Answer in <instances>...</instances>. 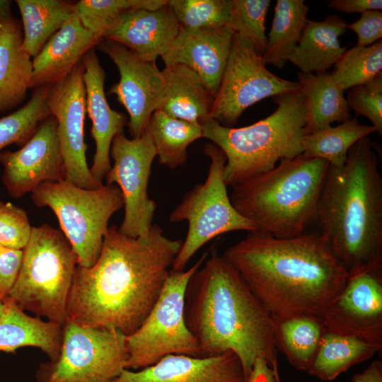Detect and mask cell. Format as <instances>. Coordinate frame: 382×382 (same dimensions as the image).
Segmentation results:
<instances>
[{
	"instance_id": "obj_1",
	"label": "cell",
	"mask_w": 382,
	"mask_h": 382,
	"mask_svg": "<svg viewBox=\"0 0 382 382\" xmlns=\"http://www.w3.org/2000/svg\"><path fill=\"white\" fill-rule=\"evenodd\" d=\"M182 243L156 224L146 236L137 238L108 227L95 264L76 268L67 319L132 334L157 301Z\"/></svg>"
},
{
	"instance_id": "obj_2",
	"label": "cell",
	"mask_w": 382,
	"mask_h": 382,
	"mask_svg": "<svg viewBox=\"0 0 382 382\" xmlns=\"http://www.w3.org/2000/svg\"><path fill=\"white\" fill-rule=\"evenodd\" d=\"M223 255L277 318H321L349 276L320 234L280 238L255 230Z\"/></svg>"
},
{
	"instance_id": "obj_3",
	"label": "cell",
	"mask_w": 382,
	"mask_h": 382,
	"mask_svg": "<svg viewBox=\"0 0 382 382\" xmlns=\"http://www.w3.org/2000/svg\"><path fill=\"white\" fill-rule=\"evenodd\" d=\"M185 319L201 357L233 352L241 361L245 382L257 358L278 367L272 316L214 248L189 280Z\"/></svg>"
},
{
	"instance_id": "obj_4",
	"label": "cell",
	"mask_w": 382,
	"mask_h": 382,
	"mask_svg": "<svg viewBox=\"0 0 382 382\" xmlns=\"http://www.w3.org/2000/svg\"><path fill=\"white\" fill-rule=\"evenodd\" d=\"M374 142L366 137L341 168L329 166L315 221L349 274L382 265V178Z\"/></svg>"
},
{
	"instance_id": "obj_5",
	"label": "cell",
	"mask_w": 382,
	"mask_h": 382,
	"mask_svg": "<svg viewBox=\"0 0 382 382\" xmlns=\"http://www.w3.org/2000/svg\"><path fill=\"white\" fill-rule=\"evenodd\" d=\"M302 154L233 187L231 202L257 231L280 238L301 236L315 221L329 168Z\"/></svg>"
},
{
	"instance_id": "obj_6",
	"label": "cell",
	"mask_w": 382,
	"mask_h": 382,
	"mask_svg": "<svg viewBox=\"0 0 382 382\" xmlns=\"http://www.w3.org/2000/svg\"><path fill=\"white\" fill-rule=\"evenodd\" d=\"M277 107L263 120L243 127H226L212 119L202 127L203 138L224 154V179L234 186L267 173L278 161L302 154L306 103L301 90L272 97Z\"/></svg>"
},
{
	"instance_id": "obj_7",
	"label": "cell",
	"mask_w": 382,
	"mask_h": 382,
	"mask_svg": "<svg viewBox=\"0 0 382 382\" xmlns=\"http://www.w3.org/2000/svg\"><path fill=\"white\" fill-rule=\"evenodd\" d=\"M77 265V255L62 231L45 224L33 226L19 274L6 299L63 325Z\"/></svg>"
},
{
	"instance_id": "obj_8",
	"label": "cell",
	"mask_w": 382,
	"mask_h": 382,
	"mask_svg": "<svg viewBox=\"0 0 382 382\" xmlns=\"http://www.w3.org/2000/svg\"><path fill=\"white\" fill-rule=\"evenodd\" d=\"M39 207H50L72 245L78 265L89 267L98 260L111 216L124 207L120 189L103 185L88 190L66 180L45 182L31 192Z\"/></svg>"
},
{
	"instance_id": "obj_9",
	"label": "cell",
	"mask_w": 382,
	"mask_h": 382,
	"mask_svg": "<svg viewBox=\"0 0 382 382\" xmlns=\"http://www.w3.org/2000/svg\"><path fill=\"white\" fill-rule=\"evenodd\" d=\"M204 151L211 160L206 180L187 192L169 216L170 222L188 224L171 267L174 271L184 270L195 253L212 239L231 231L256 230L231 202L224 179V152L213 143H207Z\"/></svg>"
},
{
	"instance_id": "obj_10",
	"label": "cell",
	"mask_w": 382,
	"mask_h": 382,
	"mask_svg": "<svg viewBox=\"0 0 382 382\" xmlns=\"http://www.w3.org/2000/svg\"><path fill=\"white\" fill-rule=\"evenodd\" d=\"M208 255L204 253L188 270H170L163 289L142 324L126 336L127 369H141L170 354L202 357L198 343L185 319V291L193 273Z\"/></svg>"
},
{
	"instance_id": "obj_11",
	"label": "cell",
	"mask_w": 382,
	"mask_h": 382,
	"mask_svg": "<svg viewBox=\"0 0 382 382\" xmlns=\"http://www.w3.org/2000/svg\"><path fill=\"white\" fill-rule=\"evenodd\" d=\"M55 361L40 364L37 382H110L125 369L126 335L115 329L86 327L66 319Z\"/></svg>"
},
{
	"instance_id": "obj_12",
	"label": "cell",
	"mask_w": 382,
	"mask_h": 382,
	"mask_svg": "<svg viewBox=\"0 0 382 382\" xmlns=\"http://www.w3.org/2000/svg\"><path fill=\"white\" fill-rule=\"evenodd\" d=\"M299 89L298 81L270 71L252 42L234 33L210 117L224 127H233L244 110L255 103Z\"/></svg>"
},
{
	"instance_id": "obj_13",
	"label": "cell",
	"mask_w": 382,
	"mask_h": 382,
	"mask_svg": "<svg viewBox=\"0 0 382 382\" xmlns=\"http://www.w3.org/2000/svg\"><path fill=\"white\" fill-rule=\"evenodd\" d=\"M110 156L114 163L106 174V185L120 189L125 215L118 230L133 237L146 236L153 226L156 209L155 201L148 195L151 166L156 156L149 134L128 139L124 133L116 135L112 141Z\"/></svg>"
},
{
	"instance_id": "obj_14",
	"label": "cell",
	"mask_w": 382,
	"mask_h": 382,
	"mask_svg": "<svg viewBox=\"0 0 382 382\" xmlns=\"http://www.w3.org/2000/svg\"><path fill=\"white\" fill-rule=\"evenodd\" d=\"M84 67L81 61L70 73L50 86L47 105L57 121V137L65 168V180L88 190L103 184L92 175L86 157L84 119L86 112Z\"/></svg>"
},
{
	"instance_id": "obj_15",
	"label": "cell",
	"mask_w": 382,
	"mask_h": 382,
	"mask_svg": "<svg viewBox=\"0 0 382 382\" xmlns=\"http://www.w3.org/2000/svg\"><path fill=\"white\" fill-rule=\"evenodd\" d=\"M321 318L329 332L382 347V265L349 274Z\"/></svg>"
},
{
	"instance_id": "obj_16",
	"label": "cell",
	"mask_w": 382,
	"mask_h": 382,
	"mask_svg": "<svg viewBox=\"0 0 382 382\" xmlns=\"http://www.w3.org/2000/svg\"><path fill=\"white\" fill-rule=\"evenodd\" d=\"M99 48L115 63L120 73L119 81L108 91L129 114L128 130L132 138L146 130L151 115L159 110L164 99L165 79L156 62L141 59L125 46L103 40Z\"/></svg>"
},
{
	"instance_id": "obj_17",
	"label": "cell",
	"mask_w": 382,
	"mask_h": 382,
	"mask_svg": "<svg viewBox=\"0 0 382 382\" xmlns=\"http://www.w3.org/2000/svg\"><path fill=\"white\" fill-rule=\"evenodd\" d=\"M57 127L51 115L20 149L0 152L2 182L11 197H21L42 183L65 180Z\"/></svg>"
},
{
	"instance_id": "obj_18",
	"label": "cell",
	"mask_w": 382,
	"mask_h": 382,
	"mask_svg": "<svg viewBox=\"0 0 382 382\" xmlns=\"http://www.w3.org/2000/svg\"><path fill=\"white\" fill-rule=\"evenodd\" d=\"M234 32L228 27L187 28L180 31L161 57L165 66L185 65L196 72L216 96L232 44Z\"/></svg>"
},
{
	"instance_id": "obj_19",
	"label": "cell",
	"mask_w": 382,
	"mask_h": 382,
	"mask_svg": "<svg viewBox=\"0 0 382 382\" xmlns=\"http://www.w3.org/2000/svg\"><path fill=\"white\" fill-rule=\"evenodd\" d=\"M110 382H245L239 358L231 351L212 357L170 354L138 371L125 369Z\"/></svg>"
},
{
	"instance_id": "obj_20",
	"label": "cell",
	"mask_w": 382,
	"mask_h": 382,
	"mask_svg": "<svg viewBox=\"0 0 382 382\" xmlns=\"http://www.w3.org/2000/svg\"><path fill=\"white\" fill-rule=\"evenodd\" d=\"M81 62L84 67L86 112L92 122L91 133L96 142L90 171L98 183L103 184V180L112 166L110 151L112 139L124 133L127 118L109 106L104 91L106 74L95 47L83 55Z\"/></svg>"
},
{
	"instance_id": "obj_21",
	"label": "cell",
	"mask_w": 382,
	"mask_h": 382,
	"mask_svg": "<svg viewBox=\"0 0 382 382\" xmlns=\"http://www.w3.org/2000/svg\"><path fill=\"white\" fill-rule=\"evenodd\" d=\"M180 29L168 1L156 10L132 8L124 12L103 38L125 46L146 61L156 62L168 50Z\"/></svg>"
},
{
	"instance_id": "obj_22",
	"label": "cell",
	"mask_w": 382,
	"mask_h": 382,
	"mask_svg": "<svg viewBox=\"0 0 382 382\" xmlns=\"http://www.w3.org/2000/svg\"><path fill=\"white\" fill-rule=\"evenodd\" d=\"M103 40L87 30L74 12L33 57L30 88L61 81Z\"/></svg>"
},
{
	"instance_id": "obj_23",
	"label": "cell",
	"mask_w": 382,
	"mask_h": 382,
	"mask_svg": "<svg viewBox=\"0 0 382 382\" xmlns=\"http://www.w3.org/2000/svg\"><path fill=\"white\" fill-rule=\"evenodd\" d=\"M11 4L0 0V114L23 101L33 71L31 57L22 49V25Z\"/></svg>"
},
{
	"instance_id": "obj_24",
	"label": "cell",
	"mask_w": 382,
	"mask_h": 382,
	"mask_svg": "<svg viewBox=\"0 0 382 382\" xmlns=\"http://www.w3.org/2000/svg\"><path fill=\"white\" fill-rule=\"evenodd\" d=\"M162 72L165 95L159 110L199 126L211 119L214 96L196 72L182 64L166 66Z\"/></svg>"
},
{
	"instance_id": "obj_25",
	"label": "cell",
	"mask_w": 382,
	"mask_h": 382,
	"mask_svg": "<svg viewBox=\"0 0 382 382\" xmlns=\"http://www.w3.org/2000/svg\"><path fill=\"white\" fill-rule=\"evenodd\" d=\"M0 314V351L14 352L22 347H35L45 352L50 361L59 354L62 325L31 317L18 306L5 299Z\"/></svg>"
},
{
	"instance_id": "obj_26",
	"label": "cell",
	"mask_w": 382,
	"mask_h": 382,
	"mask_svg": "<svg viewBox=\"0 0 382 382\" xmlns=\"http://www.w3.org/2000/svg\"><path fill=\"white\" fill-rule=\"evenodd\" d=\"M347 26L346 21L337 15L320 21L308 19L289 61L303 73L327 72L346 50L339 38L346 33Z\"/></svg>"
},
{
	"instance_id": "obj_27",
	"label": "cell",
	"mask_w": 382,
	"mask_h": 382,
	"mask_svg": "<svg viewBox=\"0 0 382 382\" xmlns=\"http://www.w3.org/2000/svg\"><path fill=\"white\" fill-rule=\"evenodd\" d=\"M306 103V134L331 126L334 122L351 118L345 91L328 72L297 74Z\"/></svg>"
},
{
	"instance_id": "obj_28",
	"label": "cell",
	"mask_w": 382,
	"mask_h": 382,
	"mask_svg": "<svg viewBox=\"0 0 382 382\" xmlns=\"http://www.w3.org/2000/svg\"><path fill=\"white\" fill-rule=\"evenodd\" d=\"M273 320L277 351L283 353L294 368L307 371L327 331L322 318L299 315L273 318Z\"/></svg>"
},
{
	"instance_id": "obj_29",
	"label": "cell",
	"mask_w": 382,
	"mask_h": 382,
	"mask_svg": "<svg viewBox=\"0 0 382 382\" xmlns=\"http://www.w3.org/2000/svg\"><path fill=\"white\" fill-rule=\"evenodd\" d=\"M381 348L355 337L327 330L307 372L322 381H332L353 366L370 359Z\"/></svg>"
},
{
	"instance_id": "obj_30",
	"label": "cell",
	"mask_w": 382,
	"mask_h": 382,
	"mask_svg": "<svg viewBox=\"0 0 382 382\" xmlns=\"http://www.w3.org/2000/svg\"><path fill=\"white\" fill-rule=\"evenodd\" d=\"M22 19V49L35 57L74 13V4L62 0H16Z\"/></svg>"
},
{
	"instance_id": "obj_31",
	"label": "cell",
	"mask_w": 382,
	"mask_h": 382,
	"mask_svg": "<svg viewBox=\"0 0 382 382\" xmlns=\"http://www.w3.org/2000/svg\"><path fill=\"white\" fill-rule=\"evenodd\" d=\"M308 6L303 0H277L263 62L282 69L289 61L308 20Z\"/></svg>"
},
{
	"instance_id": "obj_32",
	"label": "cell",
	"mask_w": 382,
	"mask_h": 382,
	"mask_svg": "<svg viewBox=\"0 0 382 382\" xmlns=\"http://www.w3.org/2000/svg\"><path fill=\"white\" fill-rule=\"evenodd\" d=\"M146 131L159 163L170 169L185 163L188 146L203 137L202 126L171 117L161 110L151 115Z\"/></svg>"
},
{
	"instance_id": "obj_33",
	"label": "cell",
	"mask_w": 382,
	"mask_h": 382,
	"mask_svg": "<svg viewBox=\"0 0 382 382\" xmlns=\"http://www.w3.org/2000/svg\"><path fill=\"white\" fill-rule=\"evenodd\" d=\"M372 125H362L357 117L335 127L306 134L302 140V154L327 161L330 166L341 168L346 163L350 148L361 139L376 132Z\"/></svg>"
},
{
	"instance_id": "obj_34",
	"label": "cell",
	"mask_w": 382,
	"mask_h": 382,
	"mask_svg": "<svg viewBox=\"0 0 382 382\" xmlns=\"http://www.w3.org/2000/svg\"><path fill=\"white\" fill-rule=\"evenodd\" d=\"M49 88L48 86L36 88L23 106L0 118V152L12 144L23 146L39 125L51 116L47 105Z\"/></svg>"
},
{
	"instance_id": "obj_35",
	"label": "cell",
	"mask_w": 382,
	"mask_h": 382,
	"mask_svg": "<svg viewBox=\"0 0 382 382\" xmlns=\"http://www.w3.org/2000/svg\"><path fill=\"white\" fill-rule=\"evenodd\" d=\"M168 0H81L74 4V12L82 25L103 39L106 31L125 11L132 8L156 10Z\"/></svg>"
},
{
	"instance_id": "obj_36",
	"label": "cell",
	"mask_w": 382,
	"mask_h": 382,
	"mask_svg": "<svg viewBox=\"0 0 382 382\" xmlns=\"http://www.w3.org/2000/svg\"><path fill=\"white\" fill-rule=\"evenodd\" d=\"M330 74L345 91L365 83L382 72V41L346 50Z\"/></svg>"
},
{
	"instance_id": "obj_37",
	"label": "cell",
	"mask_w": 382,
	"mask_h": 382,
	"mask_svg": "<svg viewBox=\"0 0 382 382\" xmlns=\"http://www.w3.org/2000/svg\"><path fill=\"white\" fill-rule=\"evenodd\" d=\"M181 27L219 28L230 18L231 0H168Z\"/></svg>"
},
{
	"instance_id": "obj_38",
	"label": "cell",
	"mask_w": 382,
	"mask_h": 382,
	"mask_svg": "<svg viewBox=\"0 0 382 382\" xmlns=\"http://www.w3.org/2000/svg\"><path fill=\"white\" fill-rule=\"evenodd\" d=\"M270 4V0H231L230 18L226 25L235 33L248 38L261 56L267 40L265 23Z\"/></svg>"
},
{
	"instance_id": "obj_39",
	"label": "cell",
	"mask_w": 382,
	"mask_h": 382,
	"mask_svg": "<svg viewBox=\"0 0 382 382\" xmlns=\"http://www.w3.org/2000/svg\"><path fill=\"white\" fill-rule=\"evenodd\" d=\"M346 100L349 109L355 112V116L364 115L369 119L381 137L382 72L372 80L349 88Z\"/></svg>"
},
{
	"instance_id": "obj_40",
	"label": "cell",
	"mask_w": 382,
	"mask_h": 382,
	"mask_svg": "<svg viewBox=\"0 0 382 382\" xmlns=\"http://www.w3.org/2000/svg\"><path fill=\"white\" fill-rule=\"evenodd\" d=\"M32 228L26 212L10 202L0 201V245L23 250Z\"/></svg>"
},
{
	"instance_id": "obj_41",
	"label": "cell",
	"mask_w": 382,
	"mask_h": 382,
	"mask_svg": "<svg viewBox=\"0 0 382 382\" xmlns=\"http://www.w3.org/2000/svg\"><path fill=\"white\" fill-rule=\"evenodd\" d=\"M23 250L0 245V300L5 299L13 289L22 265Z\"/></svg>"
},
{
	"instance_id": "obj_42",
	"label": "cell",
	"mask_w": 382,
	"mask_h": 382,
	"mask_svg": "<svg viewBox=\"0 0 382 382\" xmlns=\"http://www.w3.org/2000/svg\"><path fill=\"white\" fill-rule=\"evenodd\" d=\"M347 27L357 34L356 45L369 46L382 38V12L371 10L364 11L357 21L347 24Z\"/></svg>"
},
{
	"instance_id": "obj_43",
	"label": "cell",
	"mask_w": 382,
	"mask_h": 382,
	"mask_svg": "<svg viewBox=\"0 0 382 382\" xmlns=\"http://www.w3.org/2000/svg\"><path fill=\"white\" fill-rule=\"evenodd\" d=\"M328 7L346 13H363L366 11H381V0H330Z\"/></svg>"
},
{
	"instance_id": "obj_44",
	"label": "cell",
	"mask_w": 382,
	"mask_h": 382,
	"mask_svg": "<svg viewBox=\"0 0 382 382\" xmlns=\"http://www.w3.org/2000/svg\"><path fill=\"white\" fill-rule=\"evenodd\" d=\"M247 382H281L278 367L272 368L262 358L255 359Z\"/></svg>"
},
{
	"instance_id": "obj_45",
	"label": "cell",
	"mask_w": 382,
	"mask_h": 382,
	"mask_svg": "<svg viewBox=\"0 0 382 382\" xmlns=\"http://www.w3.org/2000/svg\"><path fill=\"white\" fill-rule=\"evenodd\" d=\"M351 382H382V362L376 360L360 373L355 374Z\"/></svg>"
},
{
	"instance_id": "obj_46",
	"label": "cell",
	"mask_w": 382,
	"mask_h": 382,
	"mask_svg": "<svg viewBox=\"0 0 382 382\" xmlns=\"http://www.w3.org/2000/svg\"><path fill=\"white\" fill-rule=\"evenodd\" d=\"M3 309V302L0 300V314Z\"/></svg>"
}]
</instances>
